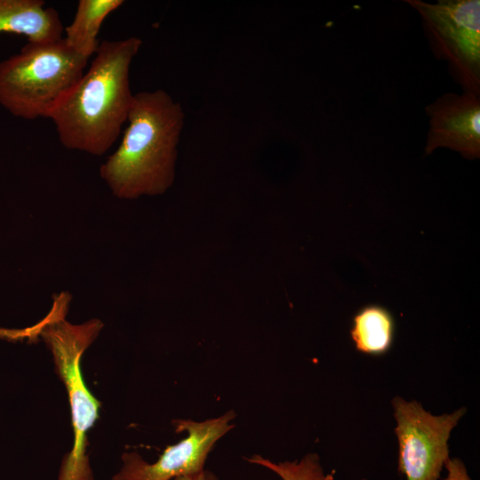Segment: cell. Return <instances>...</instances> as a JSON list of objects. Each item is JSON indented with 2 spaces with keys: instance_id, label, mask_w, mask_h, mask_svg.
Masks as SVG:
<instances>
[{
  "instance_id": "obj_1",
  "label": "cell",
  "mask_w": 480,
  "mask_h": 480,
  "mask_svg": "<svg viewBox=\"0 0 480 480\" xmlns=\"http://www.w3.org/2000/svg\"><path fill=\"white\" fill-rule=\"evenodd\" d=\"M141 44L132 36L99 44L89 69L48 116L65 148L101 156L115 143L132 104L130 66Z\"/></svg>"
},
{
  "instance_id": "obj_2",
  "label": "cell",
  "mask_w": 480,
  "mask_h": 480,
  "mask_svg": "<svg viewBox=\"0 0 480 480\" xmlns=\"http://www.w3.org/2000/svg\"><path fill=\"white\" fill-rule=\"evenodd\" d=\"M184 120L181 105L164 90L134 94L121 143L100 169L115 196H157L172 185Z\"/></svg>"
},
{
  "instance_id": "obj_3",
  "label": "cell",
  "mask_w": 480,
  "mask_h": 480,
  "mask_svg": "<svg viewBox=\"0 0 480 480\" xmlns=\"http://www.w3.org/2000/svg\"><path fill=\"white\" fill-rule=\"evenodd\" d=\"M70 300L67 292L55 294L49 313L33 326L19 330L18 336L20 340L42 339L68 394L73 445L61 460L57 480H94L88 454V433L99 418L100 402L85 384L81 361L103 328V323L98 318L80 324L67 321Z\"/></svg>"
},
{
  "instance_id": "obj_4",
  "label": "cell",
  "mask_w": 480,
  "mask_h": 480,
  "mask_svg": "<svg viewBox=\"0 0 480 480\" xmlns=\"http://www.w3.org/2000/svg\"><path fill=\"white\" fill-rule=\"evenodd\" d=\"M88 60L64 39L28 42L0 62V105L16 117L48 118L84 75Z\"/></svg>"
},
{
  "instance_id": "obj_5",
  "label": "cell",
  "mask_w": 480,
  "mask_h": 480,
  "mask_svg": "<svg viewBox=\"0 0 480 480\" xmlns=\"http://www.w3.org/2000/svg\"><path fill=\"white\" fill-rule=\"evenodd\" d=\"M420 16L434 54L464 92L480 95V1L406 0Z\"/></svg>"
},
{
  "instance_id": "obj_6",
  "label": "cell",
  "mask_w": 480,
  "mask_h": 480,
  "mask_svg": "<svg viewBox=\"0 0 480 480\" xmlns=\"http://www.w3.org/2000/svg\"><path fill=\"white\" fill-rule=\"evenodd\" d=\"M398 444V471L406 480H438L449 456L452 430L467 412L460 407L434 415L416 400H391Z\"/></svg>"
},
{
  "instance_id": "obj_7",
  "label": "cell",
  "mask_w": 480,
  "mask_h": 480,
  "mask_svg": "<svg viewBox=\"0 0 480 480\" xmlns=\"http://www.w3.org/2000/svg\"><path fill=\"white\" fill-rule=\"evenodd\" d=\"M235 417V412L228 411L204 421L172 420L177 433L187 432L185 438L168 445L153 463L146 461L136 452H124L122 466L112 480H172L203 471L216 442L234 428L231 420Z\"/></svg>"
},
{
  "instance_id": "obj_8",
  "label": "cell",
  "mask_w": 480,
  "mask_h": 480,
  "mask_svg": "<svg viewBox=\"0 0 480 480\" xmlns=\"http://www.w3.org/2000/svg\"><path fill=\"white\" fill-rule=\"evenodd\" d=\"M480 95L446 93L428 105L429 117L425 154L438 148L460 153L468 160L480 156Z\"/></svg>"
},
{
  "instance_id": "obj_9",
  "label": "cell",
  "mask_w": 480,
  "mask_h": 480,
  "mask_svg": "<svg viewBox=\"0 0 480 480\" xmlns=\"http://www.w3.org/2000/svg\"><path fill=\"white\" fill-rule=\"evenodd\" d=\"M57 11L42 0H0V34L25 36L28 42L51 43L62 39Z\"/></svg>"
},
{
  "instance_id": "obj_10",
  "label": "cell",
  "mask_w": 480,
  "mask_h": 480,
  "mask_svg": "<svg viewBox=\"0 0 480 480\" xmlns=\"http://www.w3.org/2000/svg\"><path fill=\"white\" fill-rule=\"evenodd\" d=\"M124 3L123 0H79L75 17L65 28L66 44L88 60L99 47L97 36L102 22Z\"/></svg>"
},
{
  "instance_id": "obj_11",
  "label": "cell",
  "mask_w": 480,
  "mask_h": 480,
  "mask_svg": "<svg viewBox=\"0 0 480 480\" xmlns=\"http://www.w3.org/2000/svg\"><path fill=\"white\" fill-rule=\"evenodd\" d=\"M395 322L390 312L379 305H369L353 317L350 336L361 353L372 356L385 354L392 346Z\"/></svg>"
},
{
  "instance_id": "obj_12",
  "label": "cell",
  "mask_w": 480,
  "mask_h": 480,
  "mask_svg": "<svg viewBox=\"0 0 480 480\" xmlns=\"http://www.w3.org/2000/svg\"><path fill=\"white\" fill-rule=\"evenodd\" d=\"M246 460L260 465L277 474L282 480H334L332 474H326L316 453H308L300 460L275 463L254 454Z\"/></svg>"
},
{
  "instance_id": "obj_13",
  "label": "cell",
  "mask_w": 480,
  "mask_h": 480,
  "mask_svg": "<svg viewBox=\"0 0 480 480\" xmlns=\"http://www.w3.org/2000/svg\"><path fill=\"white\" fill-rule=\"evenodd\" d=\"M444 468L447 475L443 480H471L464 462L459 458H449Z\"/></svg>"
},
{
  "instance_id": "obj_14",
  "label": "cell",
  "mask_w": 480,
  "mask_h": 480,
  "mask_svg": "<svg viewBox=\"0 0 480 480\" xmlns=\"http://www.w3.org/2000/svg\"><path fill=\"white\" fill-rule=\"evenodd\" d=\"M172 480H219V479L212 472L204 469L203 471L199 473L178 476Z\"/></svg>"
},
{
  "instance_id": "obj_15",
  "label": "cell",
  "mask_w": 480,
  "mask_h": 480,
  "mask_svg": "<svg viewBox=\"0 0 480 480\" xmlns=\"http://www.w3.org/2000/svg\"><path fill=\"white\" fill-rule=\"evenodd\" d=\"M361 480H367V479H365V478H363V479H361Z\"/></svg>"
}]
</instances>
